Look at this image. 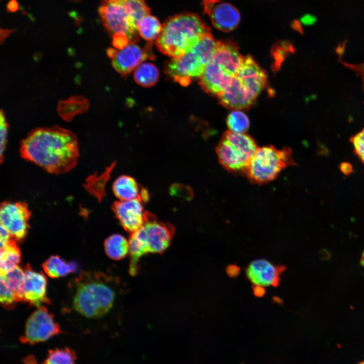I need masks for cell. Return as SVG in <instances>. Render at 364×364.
Masks as SVG:
<instances>
[{
	"instance_id": "obj_1",
	"label": "cell",
	"mask_w": 364,
	"mask_h": 364,
	"mask_svg": "<svg viewBox=\"0 0 364 364\" xmlns=\"http://www.w3.org/2000/svg\"><path fill=\"white\" fill-rule=\"evenodd\" d=\"M20 153L25 160L55 174L72 169L79 156L76 135L59 127L33 130L21 142Z\"/></svg>"
},
{
	"instance_id": "obj_2",
	"label": "cell",
	"mask_w": 364,
	"mask_h": 364,
	"mask_svg": "<svg viewBox=\"0 0 364 364\" xmlns=\"http://www.w3.org/2000/svg\"><path fill=\"white\" fill-rule=\"evenodd\" d=\"M210 28L197 15L182 13L167 19L156 44L159 51L173 58L189 52Z\"/></svg>"
},
{
	"instance_id": "obj_3",
	"label": "cell",
	"mask_w": 364,
	"mask_h": 364,
	"mask_svg": "<svg viewBox=\"0 0 364 364\" xmlns=\"http://www.w3.org/2000/svg\"><path fill=\"white\" fill-rule=\"evenodd\" d=\"M175 233L173 226L158 220L150 213L146 222L138 230L130 234L129 239V273L137 275L139 261L149 253L161 254L169 247Z\"/></svg>"
},
{
	"instance_id": "obj_4",
	"label": "cell",
	"mask_w": 364,
	"mask_h": 364,
	"mask_svg": "<svg viewBox=\"0 0 364 364\" xmlns=\"http://www.w3.org/2000/svg\"><path fill=\"white\" fill-rule=\"evenodd\" d=\"M98 13L109 32L125 35L130 41L139 22L150 14V9L145 0H102Z\"/></svg>"
},
{
	"instance_id": "obj_5",
	"label": "cell",
	"mask_w": 364,
	"mask_h": 364,
	"mask_svg": "<svg viewBox=\"0 0 364 364\" xmlns=\"http://www.w3.org/2000/svg\"><path fill=\"white\" fill-rule=\"evenodd\" d=\"M73 297L74 308L89 318L106 314L113 306L115 293L99 275L84 273L77 279Z\"/></svg>"
},
{
	"instance_id": "obj_6",
	"label": "cell",
	"mask_w": 364,
	"mask_h": 364,
	"mask_svg": "<svg viewBox=\"0 0 364 364\" xmlns=\"http://www.w3.org/2000/svg\"><path fill=\"white\" fill-rule=\"evenodd\" d=\"M258 147L255 140L245 133L225 132L216 148L219 163L233 174H244Z\"/></svg>"
},
{
	"instance_id": "obj_7",
	"label": "cell",
	"mask_w": 364,
	"mask_h": 364,
	"mask_svg": "<svg viewBox=\"0 0 364 364\" xmlns=\"http://www.w3.org/2000/svg\"><path fill=\"white\" fill-rule=\"evenodd\" d=\"M292 150L279 149L272 145L258 147L245 173L253 184L262 185L276 179L288 166L295 165Z\"/></svg>"
},
{
	"instance_id": "obj_8",
	"label": "cell",
	"mask_w": 364,
	"mask_h": 364,
	"mask_svg": "<svg viewBox=\"0 0 364 364\" xmlns=\"http://www.w3.org/2000/svg\"><path fill=\"white\" fill-rule=\"evenodd\" d=\"M61 332L54 315L45 307L41 306L27 319L24 333L20 337V341L32 345L45 341Z\"/></svg>"
},
{
	"instance_id": "obj_9",
	"label": "cell",
	"mask_w": 364,
	"mask_h": 364,
	"mask_svg": "<svg viewBox=\"0 0 364 364\" xmlns=\"http://www.w3.org/2000/svg\"><path fill=\"white\" fill-rule=\"evenodd\" d=\"M30 216L31 212L25 202L8 201L1 204V225L17 241H22L26 236Z\"/></svg>"
},
{
	"instance_id": "obj_10",
	"label": "cell",
	"mask_w": 364,
	"mask_h": 364,
	"mask_svg": "<svg viewBox=\"0 0 364 364\" xmlns=\"http://www.w3.org/2000/svg\"><path fill=\"white\" fill-rule=\"evenodd\" d=\"M207 64L193 48L185 54L173 58L166 67V73L174 81L183 85H188L192 79L200 77Z\"/></svg>"
},
{
	"instance_id": "obj_11",
	"label": "cell",
	"mask_w": 364,
	"mask_h": 364,
	"mask_svg": "<svg viewBox=\"0 0 364 364\" xmlns=\"http://www.w3.org/2000/svg\"><path fill=\"white\" fill-rule=\"evenodd\" d=\"M143 203L139 196L130 200L116 201L112 206L122 227L130 234L140 229L149 217L150 213L144 210Z\"/></svg>"
},
{
	"instance_id": "obj_12",
	"label": "cell",
	"mask_w": 364,
	"mask_h": 364,
	"mask_svg": "<svg viewBox=\"0 0 364 364\" xmlns=\"http://www.w3.org/2000/svg\"><path fill=\"white\" fill-rule=\"evenodd\" d=\"M202 2L203 12L208 15L215 28L230 32L239 25L240 14L232 5L220 0H202Z\"/></svg>"
},
{
	"instance_id": "obj_13",
	"label": "cell",
	"mask_w": 364,
	"mask_h": 364,
	"mask_svg": "<svg viewBox=\"0 0 364 364\" xmlns=\"http://www.w3.org/2000/svg\"><path fill=\"white\" fill-rule=\"evenodd\" d=\"M24 277L22 287L23 302L39 307L42 303H48L47 296V280L41 271L33 270L29 264L24 269Z\"/></svg>"
},
{
	"instance_id": "obj_14",
	"label": "cell",
	"mask_w": 364,
	"mask_h": 364,
	"mask_svg": "<svg viewBox=\"0 0 364 364\" xmlns=\"http://www.w3.org/2000/svg\"><path fill=\"white\" fill-rule=\"evenodd\" d=\"M109 53L114 68L122 75L130 73L143 61L153 57L147 50L133 43L118 50L109 49Z\"/></svg>"
},
{
	"instance_id": "obj_15",
	"label": "cell",
	"mask_w": 364,
	"mask_h": 364,
	"mask_svg": "<svg viewBox=\"0 0 364 364\" xmlns=\"http://www.w3.org/2000/svg\"><path fill=\"white\" fill-rule=\"evenodd\" d=\"M236 76L255 100L267 83L266 73L250 56L244 58Z\"/></svg>"
},
{
	"instance_id": "obj_16",
	"label": "cell",
	"mask_w": 364,
	"mask_h": 364,
	"mask_svg": "<svg viewBox=\"0 0 364 364\" xmlns=\"http://www.w3.org/2000/svg\"><path fill=\"white\" fill-rule=\"evenodd\" d=\"M238 46L231 40L217 41V47L211 60L229 75H236L244 60Z\"/></svg>"
},
{
	"instance_id": "obj_17",
	"label": "cell",
	"mask_w": 364,
	"mask_h": 364,
	"mask_svg": "<svg viewBox=\"0 0 364 364\" xmlns=\"http://www.w3.org/2000/svg\"><path fill=\"white\" fill-rule=\"evenodd\" d=\"M217 97L222 105L234 110L248 109L255 101L236 76Z\"/></svg>"
},
{
	"instance_id": "obj_18",
	"label": "cell",
	"mask_w": 364,
	"mask_h": 364,
	"mask_svg": "<svg viewBox=\"0 0 364 364\" xmlns=\"http://www.w3.org/2000/svg\"><path fill=\"white\" fill-rule=\"evenodd\" d=\"M234 77L211 60L200 77V84L207 93L218 96L230 84Z\"/></svg>"
},
{
	"instance_id": "obj_19",
	"label": "cell",
	"mask_w": 364,
	"mask_h": 364,
	"mask_svg": "<svg viewBox=\"0 0 364 364\" xmlns=\"http://www.w3.org/2000/svg\"><path fill=\"white\" fill-rule=\"evenodd\" d=\"M286 267L279 265L275 266L265 259L254 260L252 262L246 272L248 279L254 285H271L274 278L286 269Z\"/></svg>"
},
{
	"instance_id": "obj_20",
	"label": "cell",
	"mask_w": 364,
	"mask_h": 364,
	"mask_svg": "<svg viewBox=\"0 0 364 364\" xmlns=\"http://www.w3.org/2000/svg\"><path fill=\"white\" fill-rule=\"evenodd\" d=\"M112 190L120 201H127L138 198L141 190L136 180L132 177L122 175L114 181Z\"/></svg>"
},
{
	"instance_id": "obj_21",
	"label": "cell",
	"mask_w": 364,
	"mask_h": 364,
	"mask_svg": "<svg viewBox=\"0 0 364 364\" xmlns=\"http://www.w3.org/2000/svg\"><path fill=\"white\" fill-rule=\"evenodd\" d=\"M16 241L12 238L5 246L1 247V274H6L13 269L21 261V251Z\"/></svg>"
},
{
	"instance_id": "obj_22",
	"label": "cell",
	"mask_w": 364,
	"mask_h": 364,
	"mask_svg": "<svg viewBox=\"0 0 364 364\" xmlns=\"http://www.w3.org/2000/svg\"><path fill=\"white\" fill-rule=\"evenodd\" d=\"M47 275L52 278L64 277L77 269V264L73 262H68L58 255H52L42 264Z\"/></svg>"
},
{
	"instance_id": "obj_23",
	"label": "cell",
	"mask_w": 364,
	"mask_h": 364,
	"mask_svg": "<svg viewBox=\"0 0 364 364\" xmlns=\"http://www.w3.org/2000/svg\"><path fill=\"white\" fill-rule=\"evenodd\" d=\"M104 246L106 254L115 260H121L129 253V241L120 234L109 236L105 239Z\"/></svg>"
},
{
	"instance_id": "obj_24",
	"label": "cell",
	"mask_w": 364,
	"mask_h": 364,
	"mask_svg": "<svg viewBox=\"0 0 364 364\" xmlns=\"http://www.w3.org/2000/svg\"><path fill=\"white\" fill-rule=\"evenodd\" d=\"M159 72L157 68L152 63H143L139 65L134 72V79L139 85L150 87L158 81Z\"/></svg>"
},
{
	"instance_id": "obj_25",
	"label": "cell",
	"mask_w": 364,
	"mask_h": 364,
	"mask_svg": "<svg viewBox=\"0 0 364 364\" xmlns=\"http://www.w3.org/2000/svg\"><path fill=\"white\" fill-rule=\"evenodd\" d=\"M162 30L159 20L155 16L148 15L140 20L138 24V32L145 40L151 41L157 39Z\"/></svg>"
},
{
	"instance_id": "obj_26",
	"label": "cell",
	"mask_w": 364,
	"mask_h": 364,
	"mask_svg": "<svg viewBox=\"0 0 364 364\" xmlns=\"http://www.w3.org/2000/svg\"><path fill=\"white\" fill-rule=\"evenodd\" d=\"M24 277V271L19 266L5 274H1V280L19 296L21 301L23 302L22 287Z\"/></svg>"
},
{
	"instance_id": "obj_27",
	"label": "cell",
	"mask_w": 364,
	"mask_h": 364,
	"mask_svg": "<svg viewBox=\"0 0 364 364\" xmlns=\"http://www.w3.org/2000/svg\"><path fill=\"white\" fill-rule=\"evenodd\" d=\"M75 352L68 348L50 350L42 364H75Z\"/></svg>"
},
{
	"instance_id": "obj_28",
	"label": "cell",
	"mask_w": 364,
	"mask_h": 364,
	"mask_svg": "<svg viewBox=\"0 0 364 364\" xmlns=\"http://www.w3.org/2000/svg\"><path fill=\"white\" fill-rule=\"evenodd\" d=\"M226 125L230 131L242 133L248 129L250 122L244 113L239 110H234L227 117Z\"/></svg>"
},
{
	"instance_id": "obj_29",
	"label": "cell",
	"mask_w": 364,
	"mask_h": 364,
	"mask_svg": "<svg viewBox=\"0 0 364 364\" xmlns=\"http://www.w3.org/2000/svg\"><path fill=\"white\" fill-rule=\"evenodd\" d=\"M294 52L292 45L287 41L277 42L272 47L271 54L274 60V68L279 69L285 58Z\"/></svg>"
},
{
	"instance_id": "obj_30",
	"label": "cell",
	"mask_w": 364,
	"mask_h": 364,
	"mask_svg": "<svg viewBox=\"0 0 364 364\" xmlns=\"http://www.w3.org/2000/svg\"><path fill=\"white\" fill-rule=\"evenodd\" d=\"M0 301L2 306L7 309H12L21 301L17 294L1 280Z\"/></svg>"
},
{
	"instance_id": "obj_31",
	"label": "cell",
	"mask_w": 364,
	"mask_h": 364,
	"mask_svg": "<svg viewBox=\"0 0 364 364\" xmlns=\"http://www.w3.org/2000/svg\"><path fill=\"white\" fill-rule=\"evenodd\" d=\"M350 141L355 154L364 164V128L352 136Z\"/></svg>"
},
{
	"instance_id": "obj_32",
	"label": "cell",
	"mask_w": 364,
	"mask_h": 364,
	"mask_svg": "<svg viewBox=\"0 0 364 364\" xmlns=\"http://www.w3.org/2000/svg\"><path fill=\"white\" fill-rule=\"evenodd\" d=\"M8 134V124L5 115L1 111L0 117V138H1V161H3L4 152L6 147Z\"/></svg>"
},
{
	"instance_id": "obj_33",
	"label": "cell",
	"mask_w": 364,
	"mask_h": 364,
	"mask_svg": "<svg viewBox=\"0 0 364 364\" xmlns=\"http://www.w3.org/2000/svg\"><path fill=\"white\" fill-rule=\"evenodd\" d=\"M12 238V236L8 231L1 225V247L5 246Z\"/></svg>"
},
{
	"instance_id": "obj_34",
	"label": "cell",
	"mask_w": 364,
	"mask_h": 364,
	"mask_svg": "<svg viewBox=\"0 0 364 364\" xmlns=\"http://www.w3.org/2000/svg\"><path fill=\"white\" fill-rule=\"evenodd\" d=\"M226 272L227 275L231 278H236L241 271L239 266L235 264H230L226 267Z\"/></svg>"
},
{
	"instance_id": "obj_35",
	"label": "cell",
	"mask_w": 364,
	"mask_h": 364,
	"mask_svg": "<svg viewBox=\"0 0 364 364\" xmlns=\"http://www.w3.org/2000/svg\"><path fill=\"white\" fill-rule=\"evenodd\" d=\"M266 290L262 285H254L253 286V294L257 297H263L265 294Z\"/></svg>"
},
{
	"instance_id": "obj_36",
	"label": "cell",
	"mask_w": 364,
	"mask_h": 364,
	"mask_svg": "<svg viewBox=\"0 0 364 364\" xmlns=\"http://www.w3.org/2000/svg\"><path fill=\"white\" fill-rule=\"evenodd\" d=\"M19 8V5L16 0H11L8 4L7 10L10 12H16Z\"/></svg>"
},
{
	"instance_id": "obj_37",
	"label": "cell",
	"mask_w": 364,
	"mask_h": 364,
	"mask_svg": "<svg viewBox=\"0 0 364 364\" xmlns=\"http://www.w3.org/2000/svg\"><path fill=\"white\" fill-rule=\"evenodd\" d=\"M272 300L274 302L277 303L279 304L283 305V300L279 297L274 296L272 297Z\"/></svg>"
},
{
	"instance_id": "obj_38",
	"label": "cell",
	"mask_w": 364,
	"mask_h": 364,
	"mask_svg": "<svg viewBox=\"0 0 364 364\" xmlns=\"http://www.w3.org/2000/svg\"><path fill=\"white\" fill-rule=\"evenodd\" d=\"M360 263L361 265L364 266V251L360 257Z\"/></svg>"
},
{
	"instance_id": "obj_39",
	"label": "cell",
	"mask_w": 364,
	"mask_h": 364,
	"mask_svg": "<svg viewBox=\"0 0 364 364\" xmlns=\"http://www.w3.org/2000/svg\"><path fill=\"white\" fill-rule=\"evenodd\" d=\"M358 364H364V361H361L360 362H359Z\"/></svg>"
},
{
	"instance_id": "obj_40",
	"label": "cell",
	"mask_w": 364,
	"mask_h": 364,
	"mask_svg": "<svg viewBox=\"0 0 364 364\" xmlns=\"http://www.w3.org/2000/svg\"><path fill=\"white\" fill-rule=\"evenodd\" d=\"M73 1H75V0H73ZM75 1H77V0H75Z\"/></svg>"
}]
</instances>
